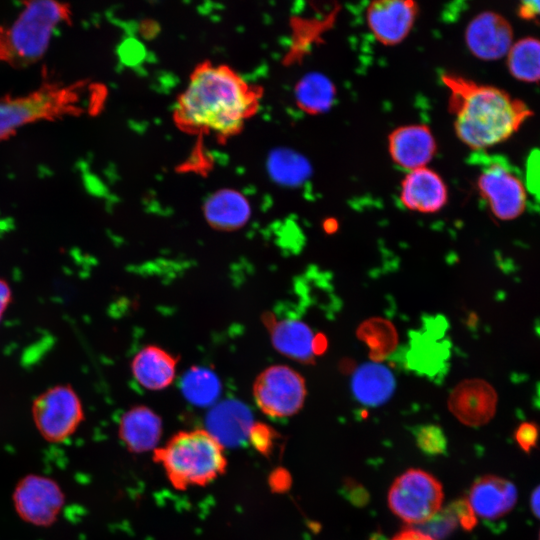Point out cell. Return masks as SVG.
<instances>
[{"instance_id":"ac0fdd59","label":"cell","mask_w":540,"mask_h":540,"mask_svg":"<svg viewBox=\"0 0 540 540\" xmlns=\"http://www.w3.org/2000/svg\"><path fill=\"white\" fill-rule=\"evenodd\" d=\"M177 358L157 345L140 349L131 361V373L135 381L149 391L169 387L176 378Z\"/></svg>"},{"instance_id":"cb8c5ba5","label":"cell","mask_w":540,"mask_h":540,"mask_svg":"<svg viewBox=\"0 0 540 540\" xmlns=\"http://www.w3.org/2000/svg\"><path fill=\"white\" fill-rule=\"evenodd\" d=\"M186 398L197 405L213 402L220 393V382L216 375L205 368H192L183 379Z\"/></svg>"},{"instance_id":"7c38bea8","label":"cell","mask_w":540,"mask_h":540,"mask_svg":"<svg viewBox=\"0 0 540 540\" xmlns=\"http://www.w3.org/2000/svg\"><path fill=\"white\" fill-rule=\"evenodd\" d=\"M264 323L269 330L273 347L290 359L311 363L326 348L324 338L316 335L299 319L279 320L266 314Z\"/></svg>"},{"instance_id":"9c48e42d","label":"cell","mask_w":540,"mask_h":540,"mask_svg":"<svg viewBox=\"0 0 540 540\" xmlns=\"http://www.w3.org/2000/svg\"><path fill=\"white\" fill-rule=\"evenodd\" d=\"M12 503L22 521L45 528L57 521L65 505V494L54 479L31 473L17 481Z\"/></svg>"},{"instance_id":"5b68a950","label":"cell","mask_w":540,"mask_h":540,"mask_svg":"<svg viewBox=\"0 0 540 540\" xmlns=\"http://www.w3.org/2000/svg\"><path fill=\"white\" fill-rule=\"evenodd\" d=\"M86 88L48 82L25 95L0 97V142L27 125L81 114Z\"/></svg>"},{"instance_id":"8992f818","label":"cell","mask_w":540,"mask_h":540,"mask_svg":"<svg viewBox=\"0 0 540 540\" xmlns=\"http://www.w3.org/2000/svg\"><path fill=\"white\" fill-rule=\"evenodd\" d=\"M444 499L441 483L428 472L409 469L398 476L388 491V506L401 520L422 525L440 510Z\"/></svg>"},{"instance_id":"30bf717a","label":"cell","mask_w":540,"mask_h":540,"mask_svg":"<svg viewBox=\"0 0 540 540\" xmlns=\"http://www.w3.org/2000/svg\"><path fill=\"white\" fill-rule=\"evenodd\" d=\"M476 186L493 215L503 221L516 219L527 204L522 180L502 161H490L481 168Z\"/></svg>"},{"instance_id":"2e32d148","label":"cell","mask_w":540,"mask_h":540,"mask_svg":"<svg viewBox=\"0 0 540 540\" xmlns=\"http://www.w3.org/2000/svg\"><path fill=\"white\" fill-rule=\"evenodd\" d=\"M436 150L434 135L424 124L401 126L388 136V152L392 161L408 172L427 167Z\"/></svg>"},{"instance_id":"4dcf8cb0","label":"cell","mask_w":540,"mask_h":540,"mask_svg":"<svg viewBox=\"0 0 540 540\" xmlns=\"http://www.w3.org/2000/svg\"><path fill=\"white\" fill-rule=\"evenodd\" d=\"M391 540H435L418 529H405L395 535Z\"/></svg>"},{"instance_id":"f1b7e54d","label":"cell","mask_w":540,"mask_h":540,"mask_svg":"<svg viewBox=\"0 0 540 540\" xmlns=\"http://www.w3.org/2000/svg\"><path fill=\"white\" fill-rule=\"evenodd\" d=\"M518 16L526 21L540 17V1H522L517 8Z\"/></svg>"},{"instance_id":"7402d4cb","label":"cell","mask_w":540,"mask_h":540,"mask_svg":"<svg viewBox=\"0 0 540 540\" xmlns=\"http://www.w3.org/2000/svg\"><path fill=\"white\" fill-rule=\"evenodd\" d=\"M335 94L332 82L319 73L306 75L295 89L297 104L304 112L310 114L327 111L334 101Z\"/></svg>"},{"instance_id":"f546056e","label":"cell","mask_w":540,"mask_h":540,"mask_svg":"<svg viewBox=\"0 0 540 540\" xmlns=\"http://www.w3.org/2000/svg\"><path fill=\"white\" fill-rule=\"evenodd\" d=\"M12 294L8 283L0 278V321L8 309L11 302Z\"/></svg>"},{"instance_id":"1f68e13d","label":"cell","mask_w":540,"mask_h":540,"mask_svg":"<svg viewBox=\"0 0 540 540\" xmlns=\"http://www.w3.org/2000/svg\"><path fill=\"white\" fill-rule=\"evenodd\" d=\"M529 502L533 515L540 520V484L532 491Z\"/></svg>"},{"instance_id":"603a6c76","label":"cell","mask_w":540,"mask_h":540,"mask_svg":"<svg viewBox=\"0 0 540 540\" xmlns=\"http://www.w3.org/2000/svg\"><path fill=\"white\" fill-rule=\"evenodd\" d=\"M511 75L524 82L540 81V39L525 37L512 44L507 54Z\"/></svg>"},{"instance_id":"6da1fadb","label":"cell","mask_w":540,"mask_h":540,"mask_svg":"<svg viewBox=\"0 0 540 540\" xmlns=\"http://www.w3.org/2000/svg\"><path fill=\"white\" fill-rule=\"evenodd\" d=\"M259 93L225 65H199L174 111L184 131L226 139L237 134L256 112Z\"/></svg>"},{"instance_id":"8fae6325","label":"cell","mask_w":540,"mask_h":540,"mask_svg":"<svg viewBox=\"0 0 540 540\" xmlns=\"http://www.w3.org/2000/svg\"><path fill=\"white\" fill-rule=\"evenodd\" d=\"M465 43L477 58L492 61L507 55L513 43L509 21L493 11L476 15L465 29Z\"/></svg>"},{"instance_id":"3957f363","label":"cell","mask_w":540,"mask_h":540,"mask_svg":"<svg viewBox=\"0 0 540 540\" xmlns=\"http://www.w3.org/2000/svg\"><path fill=\"white\" fill-rule=\"evenodd\" d=\"M174 489L205 487L223 475L228 462L220 439L204 428L183 430L153 451Z\"/></svg>"},{"instance_id":"484cf974","label":"cell","mask_w":540,"mask_h":540,"mask_svg":"<svg viewBox=\"0 0 540 540\" xmlns=\"http://www.w3.org/2000/svg\"><path fill=\"white\" fill-rule=\"evenodd\" d=\"M414 436L417 446L428 455L443 454L447 448L446 437L437 425L418 426L414 430Z\"/></svg>"},{"instance_id":"44dd1931","label":"cell","mask_w":540,"mask_h":540,"mask_svg":"<svg viewBox=\"0 0 540 540\" xmlns=\"http://www.w3.org/2000/svg\"><path fill=\"white\" fill-rule=\"evenodd\" d=\"M351 384L354 397L363 405L370 407L384 404L395 389L392 372L378 363H365L358 367Z\"/></svg>"},{"instance_id":"d6a6232c","label":"cell","mask_w":540,"mask_h":540,"mask_svg":"<svg viewBox=\"0 0 540 540\" xmlns=\"http://www.w3.org/2000/svg\"><path fill=\"white\" fill-rule=\"evenodd\" d=\"M538 540H540V531H539V536H538Z\"/></svg>"},{"instance_id":"ba28073f","label":"cell","mask_w":540,"mask_h":540,"mask_svg":"<svg viewBox=\"0 0 540 540\" xmlns=\"http://www.w3.org/2000/svg\"><path fill=\"white\" fill-rule=\"evenodd\" d=\"M259 410L274 419L297 414L306 398L305 380L287 365H272L262 370L252 386Z\"/></svg>"},{"instance_id":"4fadbf2b","label":"cell","mask_w":540,"mask_h":540,"mask_svg":"<svg viewBox=\"0 0 540 540\" xmlns=\"http://www.w3.org/2000/svg\"><path fill=\"white\" fill-rule=\"evenodd\" d=\"M418 7L410 0H379L366 9L368 28L376 40L386 46L402 42L411 31Z\"/></svg>"},{"instance_id":"d6986e66","label":"cell","mask_w":540,"mask_h":540,"mask_svg":"<svg viewBox=\"0 0 540 540\" xmlns=\"http://www.w3.org/2000/svg\"><path fill=\"white\" fill-rule=\"evenodd\" d=\"M162 430L160 416L144 405L127 410L118 426L120 440L133 453L154 451L158 447Z\"/></svg>"},{"instance_id":"d4e9b609","label":"cell","mask_w":540,"mask_h":540,"mask_svg":"<svg viewBox=\"0 0 540 540\" xmlns=\"http://www.w3.org/2000/svg\"><path fill=\"white\" fill-rule=\"evenodd\" d=\"M268 166L272 177L283 184L300 182L308 170L305 161L300 156L283 150L272 153Z\"/></svg>"},{"instance_id":"277c9868","label":"cell","mask_w":540,"mask_h":540,"mask_svg":"<svg viewBox=\"0 0 540 540\" xmlns=\"http://www.w3.org/2000/svg\"><path fill=\"white\" fill-rule=\"evenodd\" d=\"M22 4L10 24H0V62L15 66L40 60L60 26L71 17L70 8L61 2L39 0Z\"/></svg>"},{"instance_id":"7a4b0ae2","label":"cell","mask_w":540,"mask_h":540,"mask_svg":"<svg viewBox=\"0 0 540 540\" xmlns=\"http://www.w3.org/2000/svg\"><path fill=\"white\" fill-rule=\"evenodd\" d=\"M448 109L458 139L472 150L506 141L533 115L530 107L506 91L463 76L444 73Z\"/></svg>"},{"instance_id":"9a60e30c","label":"cell","mask_w":540,"mask_h":540,"mask_svg":"<svg viewBox=\"0 0 540 540\" xmlns=\"http://www.w3.org/2000/svg\"><path fill=\"white\" fill-rule=\"evenodd\" d=\"M466 500L477 519L494 521L514 509L518 490L509 479L486 474L473 482Z\"/></svg>"},{"instance_id":"52a82bcc","label":"cell","mask_w":540,"mask_h":540,"mask_svg":"<svg viewBox=\"0 0 540 540\" xmlns=\"http://www.w3.org/2000/svg\"><path fill=\"white\" fill-rule=\"evenodd\" d=\"M32 420L39 435L49 443L69 439L84 419V409L77 392L64 384L40 393L32 403Z\"/></svg>"},{"instance_id":"4316f807","label":"cell","mask_w":540,"mask_h":540,"mask_svg":"<svg viewBox=\"0 0 540 540\" xmlns=\"http://www.w3.org/2000/svg\"><path fill=\"white\" fill-rule=\"evenodd\" d=\"M540 430L534 422L520 423L514 432V439L518 447L525 453H530L537 445Z\"/></svg>"},{"instance_id":"5bb4252c","label":"cell","mask_w":540,"mask_h":540,"mask_svg":"<svg viewBox=\"0 0 540 540\" xmlns=\"http://www.w3.org/2000/svg\"><path fill=\"white\" fill-rule=\"evenodd\" d=\"M497 402L493 386L485 380L473 378L460 382L452 390L448 407L462 424L479 427L494 417Z\"/></svg>"},{"instance_id":"ffe728a7","label":"cell","mask_w":540,"mask_h":540,"mask_svg":"<svg viewBox=\"0 0 540 540\" xmlns=\"http://www.w3.org/2000/svg\"><path fill=\"white\" fill-rule=\"evenodd\" d=\"M204 216L207 223L219 231H235L249 220L251 209L248 200L234 190H221L205 202Z\"/></svg>"},{"instance_id":"83f0119b","label":"cell","mask_w":540,"mask_h":540,"mask_svg":"<svg viewBox=\"0 0 540 540\" xmlns=\"http://www.w3.org/2000/svg\"><path fill=\"white\" fill-rule=\"evenodd\" d=\"M249 434L254 446L263 452L272 446L274 436L270 427L264 424H256L251 427Z\"/></svg>"},{"instance_id":"e0dca14e","label":"cell","mask_w":540,"mask_h":540,"mask_svg":"<svg viewBox=\"0 0 540 540\" xmlns=\"http://www.w3.org/2000/svg\"><path fill=\"white\" fill-rule=\"evenodd\" d=\"M401 203L409 210L434 213L448 200L447 186L442 177L428 167L409 171L401 182Z\"/></svg>"}]
</instances>
